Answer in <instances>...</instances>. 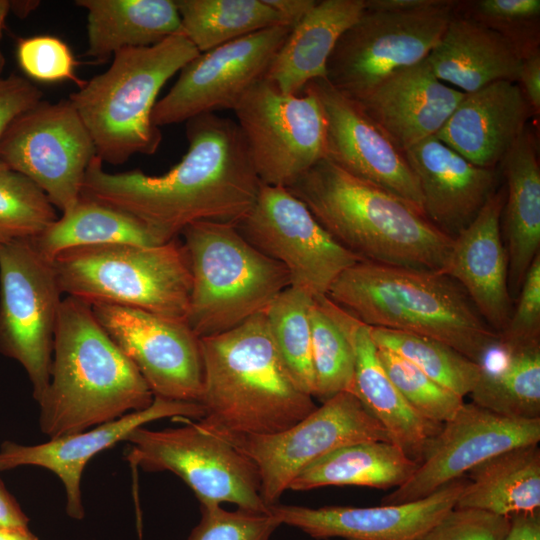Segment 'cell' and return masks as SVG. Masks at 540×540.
<instances>
[{"instance_id": "cell-48", "label": "cell", "mask_w": 540, "mask_h": 540, "mask_svg": "<svg viewBox=\"0 0 540 540\" xmlns=\"http://www.w3.org/2000/svg\"><path fill=\"white\" fill-rule=\"evenodd\" d=\"M506 540H540V511L512 516Z\"/></svg>"}, {"instance_id": "cell-39", "label": "cell", "mask_w": 540, "mask_h": 540, "mask_svg": "<svg viewBox=\"0 0 540 540\" xmlns=\"http://www.w3.org/2000/svg\"><path fill=\"white\" fill-rule=\"evenodd\" d=\"M311 354L315 398L324 402L338 393L351 392L355 359L352 346L339 327L319 307H311Z\"/></svg>"}, {"instance_id": "cell-47", "label": "cell", "mask_w": 540, "mask_h": 540, "mask_svg": "<svg viewBox=\"0 0 540 540\" xmlns=\"http://www.w3.org/2000/svg\"><path fill=\"white\" fill-rule=\"evenodd\" d=\"M518 84L534 116L540 113V48L522 57Z\"/></svg>"}, {"instance_id": "cell-21", "label": "cell", "mask_w": 540, "mask_h": 540, "mask_svg": "<svg viewBox=\"0 0 540 540\" xmlns=\"http://www.w3.org/2000/svg\"><path fill=\"white\" fill-rule=\"evenodd\" d=\"M467 481L460 478L428 497L402 504L311 508L277 503L269 512L281 525L319 540H418L455 507Z\"/></svg>"}, {"instance_id": "cell-25", "label": "cell", "mask_w": 540, "mask_h": 540, "mask_svg": "<svg viewBox=\"0 0 540 540\" xmlns=\"http://www.w3.org/2000/svg\"><path fill=\"white\" fill-rule=\"evenodd\" d=\"M464 96L440 81L425 59L392 73L355 101L405 152L435 136Z\"/></svg>"}, {"instance_id": "cell-19", "label": "cell", "mask_w": 540, "mask_h": 540, "mask_svg": "<svg viewBox=\"0 0 540 540\" xmlns=\"http://www.w3.org/2000/svg\"><path fill=\"white\" fill-rule=\"evenodd\" d=\"M305 88L316 95L324 111L325 158L347 173L402 198L423 213L420 186L405 152L355 100L339 92L325 78L315 79Z\"/></svg>"}, {"instance_id": "cell-4", "label": "cell", "mask_w": 540, "mask_h": 540, "mask_svg": "<svg viewBox=\"0 0 540 540\" xmlns=\"http://www.w3.org/2000/svg\"><path fill=\"white\" fill-rule=\"evenodd\" d=\"M207 431L268 435L293 426L317 406L294 381L264 313L224 333L200 338Z\"/></svg>"}, {"instance_id": "cell-54", "label": "cell", "mask_w": 540, "mask_h": 540, "mask_svg": "<svg viewBox=\"0 0 540 540\" xmlns=\"http://www.w3.org/2000/svg\"><path fill=\"white\" fill-rule=\"evenodd\" d=\"M9 13V0H0V76H2L6 64L1 42L4 36L6 18Z\"/></svg>"}, {"instance_id": "cell-9", "label": "cell", "mask_w": 540, "mask_h": 540, "mask_svg": "<svg viewBox=\"0 0 540 540\" xmlns=\"http://www.w3.org/2000/svg\"><path fill=\"white\" fill-rule=\"evenodd\" d=\"M177 428L135 429L125 453L133 468L168 471L193 491L200 505L232 503L238 509L270 513L260 494L254 463L222 437L197 421Z\"/></svg>"}, {"instance_id": "cell-31", "label": "cell", "mask_w": 540, "mask_h": 540, "mask_svg": "<svg viewBox=\"0 0 540 540\" xmlns=\"http://www.w3.org/2000/svg\"><path fill=\"white\" fill-rule=\"evenodd\" d=\"M472 402L500 415L540 419V339L519 343L500 338L479 364Z\"/></svg>"}, {"instance_id": "cell-3", "label": "cell", "mask_w": 540, "mask_h": 540, "mask_svg": "<svg viewBox=\"0 0 540 540\" xmlns=\"http://www.w3.org/2000/svg\"><path fill=\"white\" fill-rule=\"evenodd\" d=\"M144 378L97 321L90 304L62 299L49 384L38 402L50 439L71 435L149 407Z\"/></svg>"}, {"instance_id": "cell-24", "label": "cell", "mask_w": 540, "mask_h": 540, "mask_svg": "<svg viewBox=\"0 0 540 540\" xmlns=\"http://www.w3.org/2000/svg\"><path fill=\"white\" fill-rule=\"evenodd\" d=\"M405 155L420 186L424 215L452 239L499 189V166H476L436 136L412 146Z\"/></svg>"}, {"instance_id": "cell-15", "label": "cell", "mask_w": 540, "mask_h": 540, "mask_svg": "<svg viewBox=\"0 0 540 540\" xmlns=\"http://www.w3.org/2000/svg\"><path fill=\"white\" fill-rule=\"evenodd\" d=\"M235 226L252 246L286 268L290 286L314 298L326 296L344 270L362 261L284 187L262 184L254 205Z\"/></svg>"}, {"instance_id": "cell-29", "label": "cell", "mask_w": 540, "mask_h": 540, "mask_svg": "<svg viewBox=\"0 0 540 540\" xmlns=\"http://www.w3.org/2000/svg\"><path fill=\"white\" fill-rule=\"evenodd\" d=\"M365 10L364 0H321L292 27L264 78L285 94H300L326 78L327 62L342 34Z\"/></svg>"}, {"instance_id": "cell-34", "label": "cell", "mask_w": 540, "mask_h": 540, "mask_svg": "<svg viewBox=\"0 0 540 540\" xmlns=\"http://www.w3.org/2000/svg\"><path fill=\"white\" fill-rule=\"evenodd\" d=\"M29 241L50 262L62 252L79 247L107 244L154 246L167 242L135 216L83 196Z\"/></svg>"}, {"instance_id": "cell-36", "label": "cell", "mask_w": 540, "mask_h": 540, "mask_svg": "<svg viewBox=\"0 0 540 540\" xmlns=\"http://www.w3.org/2000/svg\"><path fill=\"white\" fill-rule=\"evenodd\" d=\"M307 292L289 286L265 310L273 343L296 384L314 396L315 381L311 354V307Z\"/></svg>"}, {"instance_id": "cell-13", "label": "cell", "mask_w": 540, "mask_h": 540, "mask_svg": "<svg viewBox=\"0 0 540 540\" xmlns=\"http://www.w3.org/2000/svg\"><path fill=\"white\" fill-rule=\"evenodd\" d=\"M62 291L29 240L0 245V352L25 369L38 403L50 379Z\"/></svg>"}, {"instance_id": "cell-32", "label": "cell", "mask_w": 540, "mask_h": 540, "mask_svg": "<svg viewBox=\"0 0 540 540\" xmlns=\"http://www.w3.org/2000/svg\"><path fill=\"white\" fill-rule=\"evenodd\" d=\"M469 480L456 508H473L500 516L540 511V448L538 444L502 452L468 472Z\"/></svg>"}, {"instance_id": "cell-2", "label": "cell", "mask_w": 540, "mask_h": 540, "mask_svg": "<svg viewBox=\"0 0 540 540\" xmlns=\"http://www.w3.org/2000/svg\"><path fill=\"white\" fill-rule=\"evenodd\" d=\"M361 260L441 271L453 239L412 204L324 158L286 188Z\"/></svg>"}, {"instance_id": "cell-22", "label": "cell", "mask_w": 540, "mask_h": 540, "mask_svg": "<svg viewBox=\"0 0 540 540\" xmlns=\"http://www.w3.org/2000/svg\"><path fill=\"white\" fill-rule=\"evenodd\" d=\"M315 300L352 346L355 368L351 393L385 429L391 443L420 464L443 424L422 417L400 394L379 360L370 326L327 296Z\"/></svg>"}, {"instance_id": "cell-52", "label": "cell", "mask_w": 540, "mask_h": 540, "mask_svg": "<svg viewBox=\"0 0 540 540\" xmlns=\"http://www.w3.org/2000/svg\"><path fill=\"white\" fill-rule=\"evenodd\" d=\"M0 540H39L29 526L0 525Z\"/></svg>"}, {"instance_id": "cell-56", "label": "cell", "mask_w": 540, "mask_h": 540, "mask_svg": "<svg viewBox=\"0 0 540 540\" xmlns=\"http://www.w3.org/2000/svg\"><path fill=\"white\" fill-rule=\"evenodd\" d=\"M327 540H331V539H327Z\"/></svg>"}, {"instance_id": "cell-51", "label": "cell", "mask_w": 540, "mask_h": 540, "mask_svg": "<svg viewBox=\"0 0 540 540\" xmlns=\"http://www.w3.org/2000/svg\"><path fill=\"white\" fill-rule=\"evenodd\" d=\"M286 24L296 25L316 4V0H266Z\"/></svg>"}, {"instance_id": "cell-49", "label": "cell", "mask_w": 540, "mask_h": 540, "mask_svg": "<svg viewBox=\"0 0 540 540\" xmlns=\"http://www.w3.org/2000/svg\"><path fill=\"white\" fill-rule=\"evenodd\" d=\"M365 9L382 12H413L439 5L443 0H364Z\"/></svg>"}, {"instance_id": "cell-8", "label": "cell", "mask_w": 540, "mask_h": 540, "mask_svg": "<svg viewBox=\"0 0 540 540\" xmlns=\"http://www.w3.org/2000/svg\"><path fill=\"white\" fill-rule=\"evenodd\" d=\"M51 263L62 293L70 297L186 321L191 273L177 238L154 246L79 247L62 252Z\"/></svg>"}, {"instance_id": "cell-41", "label": "cell", "mask_w": 540, "mask_h": 540, "mask_svg": "<svg viewBox=\"0 0 540 540\" xmlns=\"http://www.w3.org/2000/svg\"><path fill=\"white\" fill-rule=\"evenodd\" d=\"M456 13L478 21L504 36L522 57L540 48L539 0L458 2Z\"/></svg>"}, {"instance_id": "cell-20", "label": "cell", "mask_w": 540, "mask_h": 540, "mask_svg": "<svg viewBox=\"0 0 540 540\" xmlns=\"http://www.w3.org/2000/svg\"><path fill=\"white\" fill-rule=\"evenodd\" d=\"M204 415V408L198 402L154 397L152 404L143 410L41 444L4 441L0 446V471L21 466H37L51 471L64 486L67 515L82 520L85 510L80 483L85 466L95 455L126 440L135 429L152 421L163 418L199 421Z\"/></svg>"}, {"instance_id": "cell-46", "label": "cell", "mask_w": 540, "mask_h": 540, "mask_svg": "<svg viewBox=\"0 0 540 540\" xmlns=\"http://www.w3.org/2000/svg\"><path fill=\"white\" fill-rule=\"evenodd\" d=\"M43 98V91L27 77L0 76V139L10 123Z\"/></svg>"}, {"instance_id": "cell-30", "label": "cell", "mask_w": 540, "mask_h": 540, "mask_svg": "<svg viewBox=\"0 0 540 540\" xmlns=\"http://www.w3.org/2000/svg\"><path fill=\"white\" fill-rule=\"evenodd\" d=\"M87 12L86 55L100 62L127 48L183 34L176 0H77Z\"/></svg>"}, {"instance_id": "cell-43", "label": "cell", "mask_w": 540, "mask_h": 540, "mask_svg": "<svg viewBox=\"0 0 540 540\" xmlns=\"http://www.w3.org/2000/svg\"><path fill=\"white\" fill-rule=\"evenodd\" d=\"M17 60L27 77L40 82L72 80L78 88L84 85L75 75V59L69 46L51 35L21 38L17 44Z\"/></svg>"}, {"instance_id": "cell-42", "label": "cell", "mask_w": 540, "mask_h": 540, "mask_svg": "<svg viewBox=\"0 0 540 540\" xmlns=\"http://www.w3.org/2000/svg\"><path fill=\"white\" fill-rule=\"evenodd\" d=\"M200 510L187 540H270L281 526L271 513L228 511L221 505H200Z\"/></svg>"}, {"instance_id": "cell-37", "label": "cell", "mask_w": 540, "mask_h": 540, "mask_svg": "<svg viewBox=\"0 0 540 540\" xmlns=\"http://www.w3.org/2000/svg\"><path fill=\"white\" fill-rule=\"evenodd\" d=\"M371 336L377 348L402 356L434 381L463 398L471 393L478 380L479 364L443 342L378 327H371Z\"/></svg>"}, {"instance_id": "cell-18", "label": "cell", "mask_w": 540, "mask_h": 540, "mask_svg": "<svg viewBox=\"0 0 540 540\" xmlns=\"http://www.w3.org/2000/svg\"><path fill=\"white\" fill-rule=\"evenodd\" d=\"M539 441L540 419L507 417L473 402H464L443 423L412 476L384 496L382 504H402L428 497L484 461Z\"/></svg>"}, {"instance_id": "cell-50", "label": "cell", "mask_w": 540, "mask_h": 540, "mask_svg": "<svg viewBox=\"0 0 540 540\" xmlns=\"http://www.w3.org/2000/svg\"><path fill=\"white\" fill-rule=\"evenodd\" d=\"M0 525L29 526V518L0 478Z\"/></svg>"}, {"instance_id": "cell-28", "label": "cell", "mask_w": 540, "mask_h": 540, "mask_svg": "<svg viewBox=\"0 0 540 540\" xmlns=\"http://www.w3.org/2000/svg\"><path fill=\"white\" fill-rule=\"evenodd\" d=\"M499 169L506 182L501 231L508 253V287L511 297H517L531 263L540 253L538 141L529 125Z\"/></svg>"}, {"instance_id": "cell-11", "label": "cell", "mask_w": 540, "mask_h": 540, "mask_svg": "<svg viewBox=\"0 0 540 540\" xmlns=\"http://www.w3.org/2000/svg\"><path fill=\"white\" fill-rule=\"evenodd\" d=\"M458 1L413 12L365 9L340 37L326 80L358 100L392 73L425 60L455 14Z\"/></svg>"}, {"instance_id": "cell-44", "label": "cell", "mask_w": 540, "mask_h": 540, "mask_svg": "<svg viewBox=\"0 0 540 540\" xmlns=\"http://www.w3.org/2000/svg\"><path fill=\"white\" fill-rule=\"evenodd\" d=\"M510 524L509 517L454 507L418 540H506Z\"/></svg>"}, {"instance_id": "cell-38", "label": "cell", "mask_w": 540, "mask_h": 540, "mask_svg": "<svg viewBox=\"0 0 540 540\" xmlns=\"http://www.w3.org/2000/svg\"><path fill=\"white\" fill-rule=\"evenodd\" d=\"M57 219L47 195L0 160V245L32 239Z\"/></svg>"}, {"instance_id": "cell-6", "label": "cell", "mask_w": 540, "mask_h": 540, "mask_svg": "<svg viewBox=\"0 0 540 540\" xmlns=\"http://www.w3.org/2000/svg\"><path fill=\"white\" fill-rule=\"evenodd\" d=\"M199 54L183 35L113 55L110 67L69 96L102 162L125 163L152 155L162 141L152 121L157 96L167 81Z\"/></svg>"}, {"instance_id": "cell-53", "label": "cell", "mask_w": 540, "mask_h": 540, "mask_svg": "<svg viewBox=\"0 0 540 540\" xmlns=\"http://www.w3.org/2000/svg\"><path fill=\"white\" fill-rule=\"evenodd\" d=\"M39 1L30 0H9V11L18 18L27 17L36 7Z\"/></svg>"}, {"instance_id": "cell-16", "label": "cell", "mask_w": 540, "mask_h": 540, "mask_svg": "<svg viewBox=\"0 0 540 540\" xmlns=\"http://www.w3.org/2000/svg\"><path fill=\"white\" fill-rule=\"evenodd\" d=\"M292 27L278 25L199 53L157 101V127L186 122L218 110H233L246 91L264 77Z\"/></svg>"}, {"instance_id": "cell-1", "label": "cell", "mask_w": 540, "mask_h": 540, "mask_svg": "<svg viewBox=\"0 0 540 540\" xmlns=\"http://www.w3.org/2000/svg\"><path fill=\"white\" fill-rule=\"evenodd\" d=\"M185 123L188 149L169 171L109 173L96 156L81 196L135 216L167 242L195 222H238L254 205L262 183L236 121L208 113Z\"/></svg>"}, {"instance_id": "cell-35", "label": "cell", "mask_w": 540, "mask_h": 540, "mask_svg": "<svg viewBox=\"0 0 540 540\" xmlns=\"http://www.w3.org/2000/svg\"><path fill=\"white\" fill-rule=\"evenodd\" d=\"M176 4L183 35L199 53L267 28L289 26L266 0H176Z\"/></svg>"}, {"instance_id": "cell-12", "label": "cell", "mask_w": 540, "mask_h": 540, "mask_svg": "<svg viewBox=\"0 0 540 540\" xmlns=\"http://www.w3.org/2000/svg\"><path fill=\"white\" fill-rule=\"evenodd\" d=\"M211 433L227 440L254 463L261 498L268 507L278 503L303 469L333 450L362 441L391 442L385 429L348 391L322 402L302 420L278 433Z\"/></svg>"}, {"instance_id": "cell-7", "label": "cell", "mask_w": 540, "mask_h": 540, "mask_svg": "<svg viewBox=\"0 0 540 540\" xmlns=\"http://www.w3.org/2000/svg\"><path fill=\"white\" fill-rule=\"evenodd\" d=\"M180 235L191 273L186 322L199 338L264 313L291 284L286 268L252 246L233 223L199 221Z\"/></svg>"}, {"instance_id": "cell-33", "label": "cell", "mask_w": 540, "mask_h": 540, "mask_svg": "<svg viewBox=\"0 0 540 540\" xmlns=\"http://www.w3.org/2000/svg\"><path fill=\"white\" fill-rule=\"evenodd\" d=\"M419 463L391 442L362 441L340 447L303 469L289 489L307 491L325 486L397 488Z\"/></svg>"}, {"instance_id": "cell-10", "label": "cell", "mask_w": 540, "mask_h": 540, "mask_svg": "<svg viewBox=\"0 0 540 540\" xmlns=\"http://www.w3.org/2000/svg\"><path fill=\"white\" fill-rule=\"evenodd\" d=\"M262 184L287 188L326 155V119L308 88L285 94L262 77L233 109Z\"/></svg>"}, {"instance_id": "cell-23", "label": "cell", "mask_w": 540, "mask_h": 540, "mask_svg": "<svg viewBox=\"0 0 540 540\" xmlns=\"http://www.w3.org/2000/svg\"><path fill=\"white\" fill-rule=\"evenodd\" d=\"M505 186L490 197L475 219L456 237L441 273L466 292L485 322L498 334L512 314L508 253L501 231Z\"/></svg>"}, {"instance_id": "cell-14", "label": "cell", "mask_w": 540, "mask_h": 540, "mask_svg": "<svg viewBox=\"0 0 540 540\" xmlns=\"http://www.w3.org/2000/svg\"><path fill=\"white\" fill-rule=\"evenodd\" d=\"M96 156L69 98L41 100L18 115L0 139V160L33 181L62 213L81 197L86 171Z\"/></svg>"}, {"instance_id": "cell-5", "label": "cell", "mask_w": 540, "mask_h": 540, "mask_svg": "<svg viewBox=\"0 0 540 540\" xmlns=\"http://www.w3.org/2000/svg\"><path fill=\"white\" fill-rule=\"evenodd\" d=\"M326 296L370 327L438 340L477 364L499 339L464 289L440 271L362 260Z\"/></svg>"}, {"instance_id": "cell-45", "label": "cell", "mask_w": 540, "mask_h": 540, "mask_svg": "<svg viewBox=\"0 0 540 540\" xmlns=\"http://www.w3.org/2000/svg\"><path fill=\"white\" fill-rule=\"evenodd\" d=\"M515 310L505 329L502 341L519 343L540 339V253L531 263L518 292Z\"/></svg>"}, {"instance_id": "cell-55", "label": "cell", "mask_w": 540, "mask_h": 540, "mask_svg": "<svg viewBox=\"0 0 540 540\" xmlns=\"http://www.w3.org/2000/svg\"><path fill=\"white\" fill-rule=\"evenodd\" d=\"M138 533H139V539L141 540V530H138Z\"/></svg>"}, {"instance_id": "cell-26", "label": "cell", "mask_w": 540, "mask_h": 540, "mask_svg": "<svg viewBox=\"0 0 540 540\" xmlns=\"http://www.w3.org/2000/svg\"><path fill=\"white\" fill-rule=\"evenodd\" d=\"M531 116L519 84L497 81L465 94L435 136L472 164L496 168Z\"/></svg>"}, {"instance_id": "cell-27", "label": "cell", "mask_w": 540, "mask_h": 540, "mask_svg": "<svg viewBox=\"0 0 540 540\" xmlns=\"http://www.w3.org/2000/svg\"><path fill=\"white\" fill-rule=\"evenodd\" d=\"M426 61L440 81L468 94L497 81L518 83L522 56L504 36L455 9Z\"/></svg>"}, {"instance_id": "cell-40", "label": "cell", "mask_w": 540, "mask_h": 540, "mask_svg": "<svg viewBox=\"0 0 540 540\" xmlns=\"http://www.w3.org/2000/svg\"><path fill=\"white\" fill-rule=\"evenodd\" d=\"M379 360L407 403L422 417L443 424L464 404V398L440 385L402 356L377 348Z\"/></svg>"}, {"instance_id": "cell-17", "label": "cell", "mask_w": 540, "mask_h": 540, "mask_svg": "<svg viewBox=\"0 0 540 540\" xmlns=\"http://www.w3.org/2000/svg\"><path fill=\"white\" fill-rule=\"evenodd\" d=\"M91 307L99 324L134 364L154 397L200 402V338L186 321L130 307Z\"/></svg>"}]
</instances>
